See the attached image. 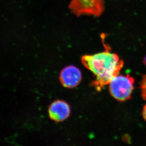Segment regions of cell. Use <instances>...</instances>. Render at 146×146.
<instances>
[{"instance_id":"1","label":"cell","mask_w":146,"mask_h":146,"mask_svg":"<svg viewBox=\"0 0 146 146\" xmlns=\"http://www.w3.org/2000/svg\"><path fill=\"white\" fill-rule=\"evenodd\" d=\"M104 45L106 50L103 52L84 55L81 58L83 65L96 76L93 84L98 90L109 84L113 78L119 75L124 64L117 54L110 52V48Z\"/></svg>"},{"instance_id":"3","label":"cell","mask_w":146,"mask_h":146,"mask_svg":"<svg viewBox=\"0 0 146 146\" xmlns=\"http://www.w3.org/2000/svg\"><path fill=\"white\" fill-rule=\"evenodd\" d=\"M134 79L129 75L113 78L109 83L111 95L117 100L124 101L130 99L133 90Z\"/></svg>"},{"instance_id":"2","label":"cell","mask_w":146,"mask_h":146,"mask_svg":"<svg viewBox=\"0 0 146 146\" xmlns=\"http://www.w3.org/2000/svg\"><path fill=\"white\" fill-rule=\"evenodd\" d=\"M69 8L78 17L82 15L100 16L105 10L104 0H70Z\"/></svg>"},{"instance_id":"8","label":"cell","mask_w":146,"mask_h":146,"mask_svg":"<svg viewBox=\"0 0 146 146\" xmlns=\"http://www.w3.org/2000/svg\"><path fill=\"white\" fill-rule=\"evenodd\" d=\"M144 63L146 65V56L145 57V58H144Z\"/></svg>"},{"instance_id":"5","label":"cell","mask_w":146,"mask_h":146,"mask_svg":"<svg viewBox=\"0 0 146 146\" xmlns=\"http://www.w3.org/2000/svg\"><path fill=\"white\" fill-rule=\"evenodd\" d=\"M70 113V106L64 101H55L49 107L50 118L51 120L57 123L65 121L69 117Z\"/></svg>"},{"instance_id":"6","label":"cell","mask_w":146,"mask_h":146,"mask_svg":"<svg viewBox=\"0 0 146 146\" xmlns=\"http://www.w3.org/2000/svg\"><path fill=\"white\" fill-rule=\"evenodd\" d=\"M141 96L145 100H146V75L144 76L141 83Z\"/></svg>"},{"instance_id":"4","label":"cell","mask_w":146,"mask_h":146,"mask_svg":"<svg viewBox=\"0 0 146 146\" xmlns=\"http://www.w3.org/2000/svg\"><path fill=\"white\" fill-rule=\"evenodd\" d=\"M82 80V74L80 69L70 65L62 69L60 75L61 84L66 88H72L77 87Z\"/></svg>"},{"instance_id":"7","label":"cell","mask_w":146,"mask_h":146,"mask_svg":"<svg viewBox=\"0 0 146 146\" xmlns=\"http://www.w3.org/2000/svg\"><path fill=\"white\" fill-rule=\"evenodd\" d=\"M143 116L144 118L146 121V105L144 106L143 110Z\"/></svg>"}]
</instances>
